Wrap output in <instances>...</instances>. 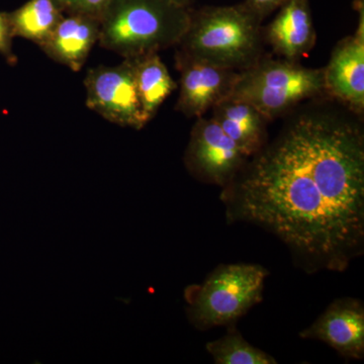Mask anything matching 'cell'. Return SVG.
Instances as JSON below:
<instances>
[{
    "instance_id": "cell-1",
    "label": "cell",
    "mask_w": 364,
    "mask_h": 364,
    "mask_svg": "<svg viewBox=\"0 0 364 364\" xmlns=\"http://www.w3.org/2000/svg\"><path fill=\"white\" fill-rule=\"evenodd\" d=\"M228 221L284 242L310 272H344L363 254L364 136L344 117H296L225 186Z\"/></svg>"
},
{
    "instance_id": "cell-2",
    "label": "cell",
    "mask_w": 364,
    "mask_h": 364,
    "mask_svg": "<svg viewBox=\"0 0 364 364\" xmlns=\"http://www.w3.org/2000/svg\"><path fill=\"white\" fill-rule=\"evenodd\" d=\"M191 13L173 0H111L100 16V47L124 59L178 45Z\"/></svg>"
},
{
    "instance_id": "cell-3",
    "label": "cell",
    "mask_w": 364,
    "mask_h": 364,
    "mask_svg": "<svg viewBox=\"0 0 364 364\" xmlns=\"http://www.w3.org/2000/svg\"><path fill=\"white\" fill-rule=\"evenodd\" d=\"M261 20L247 4L203 9L191 14L179 51L232 70H246L259 61Z\"/></svg>"
},
{
    "instance_id": "cell-4",
    "label": "cell",
    "mask_w": 364,
    "mask_h": 364,
    "mask_svg": "<svg viewBox=\"0 0 364 364\" xmlns=\"http://www.w3.org/2000/svg\"><path fill=\"white\" fill-rule=\"evenodd\" d=\"M267 275V270L258 264L219 265L202 284L186 289L189 322L203 331L236 324L262 301Z\"/></svg>"
},
{
    "instance_id": "cell-5",
    "label": "cell",
    "mask_w": 364,
    "mask_h": 364,
    "mask_svg": "<svg viewBox=\"0 0 364 364\" xmlns=\"http://www.w3.org/2000/svg\"><path fill=\"white\" fill-rule=\"evenodd\" d=\"M324 92V70L296 62L258 61L239 72L230 97L255 107L268 121Z\"/></svg>"
},
{
    "instance_id": "cell-6",
    "label": "cell",
    "mask_w": 364,
    "mask_h": 364,
    "mask_svg": "<svg viewBox=\"0 0 364 364\" xmlns=\"http://www.w3.org/2000/svg\"><path fill=\"white\" fill-rule=\"evenodd\" d=\"M86 107L111 123L141 130L149 123L136 90L130 59L90 69L85 78Z\"/></svg>"
},
{
    "instance_id": "cell-7",
    "label": "cell",
    "mask_w": 364,
    "mask_h": 364,
    "mask_svg": "<svg viewBox=\"0 0 364 364\" xmlns=\"http://www.w3.org/2000/svg\"><path fill=\"white\" fill-rule=\"evenodd\" d=\"M248 159L214 117H198L184 156L189 173L205 183L225 188L233 181Z\"/></svg>"
},
{
    "instance_id": "cell-8",
    "label": "cell",
    "mask_w": 364,
    "mask_h": 364,
    "mask_svg": "<svg viewBox=\"0 0 364 364\" xmlns=\"http://www.w3.org/2000/svg\"><path fill=\"white\" fill-rule=\"evenodd\" d=\"M176 65L181 72L176 109L188 117H203L222 100L230 97L239 76V71L181 51L176 56Z\"/></svg>"
},
{
    "instance_id": "cell-9",
    "label": "cell",
    "mask_w": 364,
    "mask_h": 364,
    "mask_svg": "<svg viewBox=\"0 0 364 364\" xmlns=\"http://www.w3.org/2000/svg\"><path fill=\"white\" fill-rule=\"evenodd\" d=\"M358 26L332 53L324 70V91L355 114L364 109V14L358 4Z\"/></svg>"
},
{
    "instance_id": "cell-10",
    "label": "cell",
    "mask_w": 364,
    "mask_h": 364,
    "mask_svg": "<svg viewBox=\"0 0 364 364\" xmlns=\"http://www.w3.org/2000/svg\"><path fill=\"white\" fill-rule=\"evenodd\" d=\"M304 339L325 342L346 358L364 356V306L358 299H335L310 327L299 333Z\"/></svg>"
},
{
    "instance_id": "cell-11",
    "label": "cell",
    "mask_w": 364,
    "mask_h": 364,
    "mask_svg": "<svg viewBox=\"0 0 364 364\" xmlns=\"http://www.w3.org/2000/svg\"><path fill=\"white\" fill-rule=\"evenodd\" d=\"M98 36L100 18L87 14H66L39 47L53 61L78 72L97 44Z\"/></svg>"
},
{
    "instance_id": "cell-12",
    "label": "cell",
    "mask_w": 364,
    "mask_h": 364,
    "mask_svg": "<svg viewBox=\"0 0 364 364\" xmlns=\"http://www.w3.org/2000/svg\"><path fill=\"white\" fill-rule=\"evenodd\" d=\"M267 28L273 50L287 61L296 62L311 51L316 41L315 28L306 0H287Z\"/></svg>"
},
{
    "instance_id": "cell-13",
    "label": "cell",
    "mask_w": 364,
    "mask_h": 364,
    "mask_svg": "<svg viewBox=\"0 0 364 364\" xmlns=\"http://www.w3.org/2000/svg\"><path fill=\"white\" fill-rule=\"evenodd\" d=\"M213 117L249 158L264 147L268 119L252 105L228 97L213 107Z\"/></svg>"
},
{
    "instance_id": "cell-14",
    "label": "cell",
    "mask_w": 364,
    "mask_h": 364,
    "mask_svg": "<svg viewBox=\"0 0 364 364\" xmlns=\"http://www.w3.org/2000/svg\"><path fill=\"white\" fill-rule=\"evenodd\" d=\"M130 60L143 111L150 122L163 102L176 90L177 85L158 53Z\"/></svg>"
},
{
    "instance_id": "cell-15",
    "label": "cell",
    "mask_w": 364,
    "mask_h": 364,
    "mask_svg": "<svg viewBox=\"0 0 364 364\" xmlns=\"http://www.w3.org/2000/svg\"><path fill=\"white\" fill-rule=\"evenodd\" d=\"M6 14L14 38H23L40 46L51 35L65 11L57 0H28Z\"/></svg>"
},
{
    "instance_id": "cell-16",
    "label": "cell",
    "mask_w": 364,
    "mask_h": 364,
    "mask_svg": "<svg viewBox=\"0 0 364 364\" xmlns=\"http://www.w3.org/2000/svg\"><path fill=\"white\" fill-rule=\"evenodd\" d=\"M222 338L208 342L205 349L217 364H277L274 358L244 339L236 324L228 326Z\"/></svg>"
},
{
    "instance_id": "cell-17",
    "label": "cell",
    "mask_w": 364,
    "mask_h": 364,
    "mask_svg": "<svg viewBox=\"0 0 364 364\" xmlns=\"http://www.w3.org/2000/svg\"><path fill=\"white\" fill-rule=\"evenodd\" d=\"M111 0H66L65 14H80L100 18Z\"/></svg>"
},
{
    "instance_id": "cell-18",
    "label": "cell",
    "mask_w": 364,
    "mask_h": 364,
    "mask_svg": "<svg viewBox=\"0 0 364 364\" xmlns=\"http://www.w3.org/2000/svg\"><path fill=\"white\" fill-rule=\"evenodd\" d=\"M13 39L6 14L0 13V55L6 60L9 65H16L18 63V57L13 49Z\"/></svg>"
},
{
    "instance_id": "cell-19",
    "label": "cell",
    "mask_w": 364,
    "mask_h": 364,
    "mask_svg": "<svg viewBox=\"0 0 364 364\" xmlns=\"http://www.w3.org/2000/svg\"><path fill=\"white\" fill-rule=\"evenodd\" d=\"M287 0H248L247 4L261 18L280 7Z\"/></svg>"
},
{
    "instance_id": "cell-20",
    "label": "cell",
    "mask_w": 364,
    "mask_h": 364,
    "mask_svg": "<svg viewBox=\"0 0 364 364\" xmlns=\"http://www.w3.org/2000/svg\"><path fill=\"white\" fill-rule=\"evenodd\" d=\"M173 1L176 2V4H181L182 6L188 7L193 0H173Z\"/></svg>"
},
{
    "instance_id": "cell-21",
    "label": "cell",
    "mask_w": 364,
    "mask_h": 364,
    "mask_svg": "<svg viewBox=\"0 0 364 364\" xmlns=\"http://www.w3.org/2000/svg\"><path fill=\"white\" fill-rule=\"evenodd\" d=\"M59 2L60 6L63 9L64 4H65L66 0H57Z\"/></svg>"
}]
</instances>
